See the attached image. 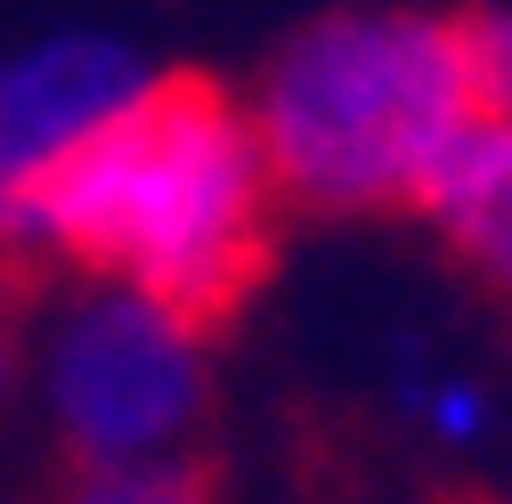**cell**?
<instances>
[{"mask_svg": "<svg viewBox=\"0 0 512 504\" xmlns=\"http://www.w3.org/2000/svg\"><path fill=\"white\" fill-rule=\"evenodd\" d=\"M431 504H512L504 488H480V480H456V488H439Z\"/></svg>", "mask_w": 512, "mask_h": 504, "instance_id": "cell-10", "label": "cell"}, {"mask_svg": "<svg viewBox=\"0 0 512 504\" xmlns=\"http://www.w3.org/2000/svg\"><path fill=\"white\" fill-rule=\"evenodd\" d=\"M464 49H472L480 114H512V9H496V0H472V9H464Z\"/></svg>", "mask_w": 512, "mask_h": 504, "instance_id": "cell-8", "label": "cell"}, {"mask_svg": "<svg viewBox=\"0 0 512 504\" xmlns=\"http://www.w3.org/2000/svg\"><path fill=\"white\" fill-rule=\"evenodd\" d=\"M244 114L285 212H415L447 147L480 122L464 9H407V0L366 9L358 0V9L309 17L261 57Z\"/></svg>", "mask_w": 512, "mask_h": 504, "instance_id": "cell-2", "label": "cell"}, {"mask_svg": "<svg viewBox=\"0 0 512 504\" xmlns=\"http://www.w3.org/2000/svg\"><path fill=\"white\" fill-rule=\"evenodd\" d=\"M41 277L25 269H0V415H9L17 383H25V358H33V309H41Z\"/></svg>", "mask_w": 512, "mask_h": 504, "instance_id": "cell-9", "label": "cell"}, {"mask_svg": "<svg viewBox=\"0 0 512 504\" xmlns=\"http://www.w3.org/2000/svg\"><path fill=\"white\" fill-rule=\"evenodd\" d=\"M415 220L472 285L512 301V114H480L431 171Z\"/></svg>", "mask_w": 512, "mask_h": 504, "instance_id": "cell-5", "label": "cell"}, {"mask_svg": "<svg viewBox=\"0 0 512 504\" xmlns=\"http://www.w3.org/2000/svg\"><path fill=\"white\" fill-rule=\"evenodd\" d=\"M33 261L131 293L220 342L277 277V179L244 98L204 66H155L25 204Z\"/></svg>", "mask_w": 512, "mask_h": 504, "instance_id": "cell-1", "label": "cell"}, {"mask_svg": "<svg viewBox=\"0 0 512 504\" xmlns=\"http://www.w3.org/2000/svg\"><path fill=\"white\" fill-rule=\"evenodd\" d=\"M25 504H228V456L196 448L147 472H49Z\"/></svg>", "mask_w": 512, "mask_h": 504, "instance_id": "cell-6", "label": "cell"}, {"mask_svg": "<svg viewBox=\"0 0 512 504\" xmlns=\"http://www.w3.org/2000/svg\"><path fill=\"white\" fill-rule=\"evenodd\" d=\"M147 74L155 66L122 33H90V25L41 33V41L0 57V269H25L49 285V269L33 261L25 204L49 179V163L66 147H82Z\"/></svg>", "mask_w": 512, "mask_h": 504, "instance_id": "cell-4", "label": "cell"}, {"mask_svg": "<svg viewBox=\"0 0 512 504\" xmlns=\"http://www.w3.org/2000/svg\"><path fill=\"white\" fill-rule=\"evenodd\" d=\"M57 472H147L204 448L212 342L179 318L90 285L49 334L41 358Z\"/></svg>", "mask_w": 512, "mask_h": 504, "instance_id": "cell-3", "label": "cell"}, {"mask_svg": "<svg viewBox=\"0 0 512 504\" xmlns=\"http://www.w3.org/2000/svg\"><path fill=\"white\" fill-rule=\"evenodd\" d=\"M391 399L407 407V423H415L423 439H439V448H480L488 423H496L480 374L439 366V358H415V350H407V358H399V374H391Z\"/></svg>", "mask_w": 512, "mask_h": 504, "instance_id": "cell-7", "label": "cell"}]
</instances>
